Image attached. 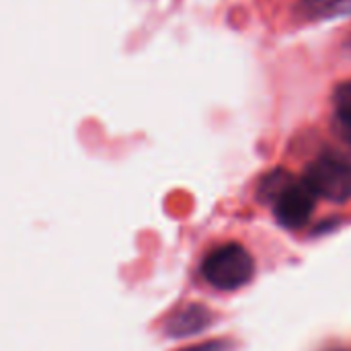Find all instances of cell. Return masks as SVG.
Wrapping results in <instances>:
<instances>
[{"label":"cell","instance_id":"cell-1","mask_svg":"<svg viewBox=\"0 0 351 351\" xmlns=\"http://www.w3.org/2000/svg\"><path fill=\"white\" fill-rule=\"evenodd\" d=\"M204 280L220 290V292H234L245 288L255 276V259L239 243H228L214 249L202 263Z\"/></svg>","mask_w":351,"mask_h":351},{"label":"cell","instance_id":"cell-2","mask_svg":"<svg viewBox=\"0 0 351 351\" xmlns=\"http://www.w3.org/2000/svg\"><path fill=\"white\" fill-rule=\"evenodd\" d=\"M302 181L317 197L333 204H346L351 199V165L339 156H319L306 167Z\"/></svg>","mask_w":351,"mask_h":351},{"label":"cell","instance_id":"cell-3","mask_svg":"<svg viewBox=\"0 0 351 351\" xmlns=\"http://www.w3.org/2000/svg\"><path fill=\"white\" fill-rule=\"evenodd\" d=\"M276 220L284 228H302L315 214L317 195L315 191L300 179L292 181L271 204Z\"/></svg>","mask_w":351,"mask_h":351},{"label":"cell","instance_id":"cell-4","mask_svg":"<svg viewBox=\"0 0 351 351\" xmlns=\"http://www.w3.org/2000/svg\"><path fill=\"white\" fill-rule=\"evenodd\" d=\"M214 323V313L199 302H189L181 308H177L167 325H165V333L171 339H183V337H193L199 335L204 331H208Z\"/></svg>","mask_w":351,"mask_h":351},{"label":"cell","instance_id":"cell-5","mask_svg":"<svg viewBox=\"0 0 351 351\" xmlns=\"http://www.w3.org/2000/svg\"><path fill=\"white\" fill-rule=\"evenodd\" d=\"M351 10V0H300L294 6L296 16L304 21H325Z\"/></svg>","mask_w":351,"mask_h":351},{"label":"cell","instance_id":"cell-6","mask_svg":"<svg viewBox=\"0 0 351 351\" xmlns=\"http://www.w3.org/2000/svg\"><path fill=\"white\" fill-rule=\"evenodd\" d=\"M294 181V177L290 175V173H286V171H282V169H278V171H274V173H269L263 181H261V187H259V199L261 202H265V204H274L276 202V197L290 185Z\"/></svg>","mask_w":351,"mask_h":351},{"label":"cell","instance_id":"cell-7","mask_svg":"<svg viewBox=\"0 0 351 351\" xmlns=\"http://www.w3.org/2000/svg\"><path fill=\"white\" fill-rule=\"evenodd\" d=\"M333 103H335L337 115H341V117H351V80L341 82V84L335 88Z\"/></svg>","mask_w":351,"mask_h":351},{"label":"cell","instance_id":"cell-8","mask_svg":"<svg viewBox=\"0 0 351 351\" xmlns=\"http://www.w3.org/2000/svg\"><path fill=\"white\" fill-rule=\"evenodd\" d=\"M333 128H335V134L341 138V142H343V144H348V146L351 148V117L335 115Z\"/></svg>","mask_w":351,"mask_h":351},{"label":"cell","instance_id":"cell-9","mask_svg":"<svg viewBox=\"0 0 351 351\" xmlns=\"http://www.w3.org/2000/svg\"><path fill=\"white\" fill-rule=\"evenodd\" d=\"M179 351H228V341L224 339H210V341H202L189 348H183Z\"/></svg>","mask_w":351,"mask_h":351}]
</instances>
